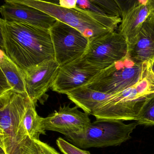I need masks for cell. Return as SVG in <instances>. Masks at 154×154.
Listing matches in <instances>:
<instances>
[{"label": "cell", "mask_w": 154, "mask_h": 154, "mask_svg": "<svg viewBox=\"0 0 154 154\" xmlns=\"http://www.w3.org/2000/svg\"><path fill=\"white\" fill-rule=\"evenodd\" d=\"M0 32L1 49L23 71L55 59L49 29L1 18Z\"/></svg>", "instance_id": "obj_1"}, {"label": "cell", "mask_w": 154, "mask_h": 154, "mask_svg": "<svg viewBox=\"0 0 154 154\" xmlns=\"http://www.w3.org/2000/svg\"><path fill=\"white\" fill-rule=\"evenodd\" d=\"M16 2L39 10L57 20L80 31L87 38L115 31L121 17L100 14L76 7L66 9L54 2L41 0H15Z\"/></svg>", "instance_id": "obj_2"}, {"label": "cell", "mask_w": 154, "mask_h": 154, "mask_svg": "<svg viewBox=\"0 0 154 154\" xmlns=\"http://www.w3.org/2000/svg\"><path fill=\"white\" fill-rule=\"evenodd\" d=\"M153 94L154 73L152 71L132 87L110 94L92 115L97 120L137 121L146 101Z\"/></svg>", "instance_id": "obj_3"}, {"label": "cell", "mask_w": 154, "mask_h": 154, "mask_svg": "<svg viewBox=\"0 0 154 154\" xmlns=\"http://www.w3.org/2000/svg\"><path fill=\"white\" fill-rule=\"evenodd\" d=\"M152 71V65L135 62L128 53L123 59L99 71L85 86L103 93L115 94L134 86Z\"/></svg>", "instance_id": "obj_4"}, {"label": "cell", "mask_w": 154, "mask_h": 154, "mask_svg": "<svg viewBox=\"0 0 154 154\" xmlns=\"http://www.w3.org/2000/svg\"><path fill=\"white\" fill-rule=\"evenodd\" d=\"M30 100L27 94L14 90L0 94V148L6 154H19V131Z\"/></svg>", "instance_id": "obj_5"}, {"label": "cell", "mask_w": 154, "mask_h": 154, "mask_svg": "<svg viewBox=\"0 0 154 154\" xmlns=\"http://www.w3.org/2000/svg\"><path fill=\"white\" fill-rule=\"evenodd\" d=\"M138 125L137 122L126 124L119 120L96 119L83 132L66 138L81 149L118 146L131 138Z\"/></svg>", "instance_id": "obj_6"}, {"label": "cell", "mask_w": 154, "mask_h": 154, "mask_svg": "<svg viewBox=\"0 0 154 154\" xmlns=\"http://www.w3.org/2000/svg\"><path fill=\"white\" fill-rule=\"evenodd\" d=\"M128 53V46L125 38L114 31L90 38L83 57L100 71L123 59Z\"/></svg>", "instance_id": "obj_7"}, {"label": "cell", "mask_w": 154, "mask_h": 154, "mask_svg": "<svg viewBox=\"0 0 154 154\" xmlns=\"http://www.w3.org/2000/svg\"><path fill=\"white\" fill-rule=\"evenodd\" d=\"M49 31L55 60L60 66L83 56L89 39L78 29L57 20Z\"/></svg>", "instance_id": "obj_8"}, {"label": "cell", "mask_w": 154, "mask_h": 154, "mask_svg": "<svg viewBox=\"0 0 154 154\" xmlns=\"http://www.w3.org/2000/svg\"><path fill=\"white\" fill-rule=\"evenodd\" d=\"M77 106H60L46 118H42L41 123L45 131L62 133L66 137L84 131L91 125L89 115L78 109Z\"/></svg>", "instance_id": "obj_9"}, {"label": "cell", "mask_w": 154, "mask_h": 154, "mask_svg": "<svg viewBox=\"0 0 154 154\" xmlns=\"http://www.w3.org/2000/svg\"><path fill=\"white\" fill-rule=\"evenodd\" d=\"M99 72L82 57L60 66L51 89L66 94L85 86Z\"/></svg>", "instance_id": "obj_10"}, {"label": "cell", "mask_w": 154, "mask_h": 154, "mask_svg": "<svg viewBox=\"0 0 154 154\" xmlns=\"http://www.w3.org/2000/svg\"><path fill=\"white\" fill-rule=\"evenodd\" d=\"M153 11L154 0L124 1L118 32L125 38L128 48L136 45L143 23Z\"/></svg>", "instance_id": "obj_11"}, {"label": "cell", "mask_w": 154, "mask_h": 154, "mask_svg": "<svg viewBox=\"0 0 154 154\" xmlns=\"http://www.w3.org/2000/svg\"><path fill=\"white\" fill-rule=\"evenodd\" d=\"M59 67L58 63L55 59H52L44 61L26 71H23L27 93L35 105L51 88Z\"/></svg>", "instance_id": "obj_12"}, {"label": "cell", "mask_w": 154, "mask_h": 154, "mask_svg": "<svg viewBox=\"0 0 154 154\" xmlns=\"http://www.w3.org/2000/svg\"><path fill=\"white\" fill-rule=\"evenodd\" d=\"M0 12L4 20L27 23L45 29H50L57 20L39 10L15 0H6L0 8Z\"/></svg>", "instance_id": "obj_13"}, {"label": "cell", "mask_w": 154, "mask_h": 154, "mask_svg": "<svg viewBox=\"0 0 154 154\" xmlns=\"http://www.w3.org/2000/svg\"><path fill=\"white\" fill-rule=\"evenodd\" d=\"M131 58L138 63H154V11L143 23L136 45L128 48Z\"/></svg>", "instance_id": "obj_14"}, {"label": "cell", "mask_w": 154, "mask_h": 154, "mask_svg": "<svg viewBox=\"0 0 154 154\" xmlns=\"http://www.w3.org/2000/svg\"><path fill=\"white\" fill-rule=\"evenodd\" d=\"M0 94L9 90L27 94L23 71L1 49ZM28 95V94H27Z\"/></svg>", "instance_id": "obj_15"}, {"label": "cell", "mask_w": 154, "mask_h": 154, "mask_svg": "<svg viewBox=\"0 0 154 154\" xmlns=\"http://www.w3.org/2000/svg\"><path fill=\"white\" fill-rule=\"evenodd\" d=\"M35 105L30 100L22 118L18 134L20 149L28 137L32 139L39 140L40 135L46 134L41 123L42 117L38 114Z\"/></svg>", "instance_id": "obj_16"}, {"label": "cell", "mask_w": 154, "mask_h": 154, "mask_svg": "<svg viewBox=\"0 0 154 154\" xmlns=\"http://www.w3.org/2000/svg\"><path fill=\"white\" fill-rule=\"evenodd\" d=\"M19 154H60L55 149L40 140L28 137L20 149Z\"/></svg>", "instance_id": "obj_17"}, {"label": "cell", "mask_w": 154, "mask_h": 154, "mask_svg": "<svg viewBox=\"0 0 154 154\" xmlns=\"http://www.w3.org/2000/svg\"><path fill=\"white\" fill-rule=\"evenodd\" d=\"M105 14L112 17H121L124 1L116 0H91Z\"/></svg>", "instance_id": "obj_18"}, {"label": "cell", "mask_w": 154, "mask_h": 154, "mask_svg": "<svg viewBox=\"0 0 154 154\" xmlns=\"http://www.w3.org/2000/svg\"><path fill=\"white\" fill-rule=\"evenodd\" d=\"M137 122L138 124L154 126V94L146 101Z\"/></svg>", "instance_id": "obj_19"}, {"label": "cell", "mask_w": 154, "mask_h": 154, "mask_svg": "<svg viewBox=\"0 0 154 154\" xmlns=\"http://www.w3.org/2000/svg\"><path fill=\"white\" fill-rule=\"evenodd\" d=\"M56 144L63 154H91L89 151L79 148L61 137L57 138Z\"/></svg>", "instance_id": "obj_20"}, {"label": "cell", "mask_w": 154, "mask_h": 154, "mask_svg": "<svg viewBox=\"0 0 154 154\" xmlns=\"http://www.w3.org/2000/svg\"><path fill=\"white\" fill-rule=\"evenodd\" d=\"M59 5L63 8L66 9H74L77 7L76 0H60Z\"/></svg>", "instance_id": "obj_21"}, {"label": "cell", "mask_w": 154, "mask_h": 154, "mask_svg": "<svg viewBox=\"0 0 154 154\" xmlns=\"http://www.w3.org/2000/svg\"><path fill=\"white\" fill-rule=\"evenodd\" d=\"M152 70H153V72H154V64L153 65V66H152Z\"/></svg>", "instance_id": "obj_22"}]
</instances>
